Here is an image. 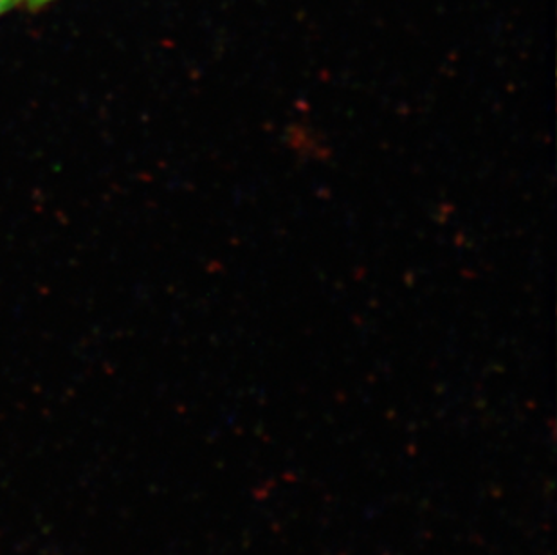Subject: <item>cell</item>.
I'll use <instances>...</instances> for the list:
<instances>
[{
	"label": "cell",
	"instance_id": "6da1fadb",
	"mask_svg": "<svg viewBox=\"0 0 557 555\" xmlns=\"http://www.w3.org/2000/svg\"><path fill=\"white\" fill-rule=\"evenodd\" d=\"M13 2H16V0H0V13H4Z\"/></svg>",
	"mask_w": 557,
	"mask_h": 555
},
{
	"label": "cell",
	"instance_id": "7a4b0ae2",
	"mask_svg": "<svg viewBox=\"0 0 557 555\" xmlns=\"http://www.w3.org/2000/svg\"><path fill=\"white\" fill-rule=\"evenodd\" d=\"M35 4H40V2H48V0H32Z\"/></svg>",
	"mask_w": 557,
	"mask_h": 555
}]
</instances>
